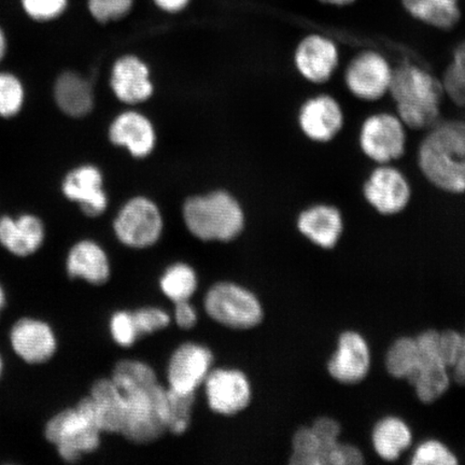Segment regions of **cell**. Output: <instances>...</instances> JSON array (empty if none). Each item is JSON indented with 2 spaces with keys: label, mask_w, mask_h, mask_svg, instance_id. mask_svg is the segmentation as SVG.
<instances>
[{
  "label": "cell",
  "mask_w": 465,
  "mask_h": 465,
  "mask_svg": "<svg viewBox=\"0 0 465 465\" xmlns=\"http://www.w3.org/2000/svg\"><path fill=\"white\" fill-rule=\"evenodd\" d=\"M183 216L192 234L203 241L234 240L243 226L240 205L223 192L190 199Z\"/></svg>",
  "instance_id": "obj_5"
},
{
  "label": "cell",
  "mask_w": 465,
  "mask_h": 465,
  "mask_svg": "<svg viewBox=\"0 0 465 465\" xmlns=\"http://www.w3.org/2000/svg\"><path fill=\"white\" fill-rule=\"evenodd\" d=\"M110 139L124 145L133 155H148L154 147V131L148 119L136 113H126L116 118L110 127Z\"/></svg>",
  "instance_id": "obj_24"
},
{
  "label": "cell",
  "mask_w": 465,
  "mask_h": 465,
  "mask_svg": "<svg viewBox=\"0 0 465 465\" xmlns=\"http://www.w3.org/2000/svg\"><path fill=\"white\" fill-rule=\"evenodd\" d=\"M7 50H8L7 36H5L3 27L0 26V63L3 62L5 54H7Z\"/></svg>",
  "instance_id": "obj_45"
},
{
  "label": "cell",
  "mask_w": 465,
  "mask_h": 465,
  "mask_svg": "<svg viewBox=\"0 0 465 465\" xmlns=\"http://www.w3.org/2000/svg\"><path fill=\"white\" fill-rule=\"evenodd\" d=\"M89 397L102 433L121 434L125 423V402L113 380L97 381Z\"/></svg>",
  "instance_id": "obj_22"
},
{
  "label": "cell",
  "mask_w": 465,
  "mask_h": 465,
  "mask_svg": "<svg viewBox=\"0 0 465 465\" xmlns=\"http://www.w3.org/2000/svg\"><path fill=\"white\" fill-rule=\"evenodd\" d=\"M139 335L151 334L165 329L171 323V317L159 308H143L133 313Z\"/></svg>",
  "instance_id": "obj_38"
},
{
  "label": "cell",
  "mask_w": 465,
  "mask_h": 465,
  "mask_svg": "<svg viewBox=\"0 0 465 465\" xmlns=\"http://www.w3.org/2000/svg\"><path fill=\"white\" fill-rule=\"evenodd\" d=\"M363 153L378 164H389L405 153V125L398 115L377 114L364 121L360 133Z\"/></svg>",
  "instance_id": "obj_8"
},
{
  "label": "cell",
  "mask_w": 465,
  "mask_h": 465,
  "mask_svg": "<svg viewBox=\"0 0 465 465\" xmlns=\"http://www.w3.org/2000/svg\"><path fill=\"white\" fill-rule=\"evenodd\" d=\"M124 395L125 423L122 435L136 444H148L167 431V389L154 371L143 362L125 360L115 365L112 378Z\"/></svg>",
  "instance_id": "obj_1"
},
{
  "label": "cell",
  "mask_w": 465,
  "mask_h": 465,
  "mask_svg": "<svg viewBox=\"0 0 465 465\" xmlns=\"http://www.w3.org/2000/svg\"><path fill=\"white\" fill-rule=\"evenodd\" d=\"M298 229L313 245L332 249L344 232V219L336 207L319 203L300 214Z\"/></svg>",
  "instance_id": "obj_20"
},
{
  "label": "cell",
  "mask_w": 465,
  "mask_h": 465,
  "mask_svg": "<svg viewBox=\"0 0 465 465\" xmlns=\"http://www.w3.org/2000/svg\"><path fill=\"white\" fill-rule=\"evenodd\" d=\"M21 5L32 20L50 22L65 13L68 0H21Z\"/></svg>",
  "instance_id": "obj_35"
},
{
  "label": "cell",
  "mask_w": 465,
  "mask_h": 465,
  "mask_svg": "<svg viewBox=\"0 0 465 465\" xmlns=\"http://www.w3.org/2000/svg\"><path fill=\"white\" fill-rule=\"evenodd\" d=\"M392 74L386 57L375 51H364L349 63L346 85L360 100L377 101L389 92Z\"/></svg>",
  "instance_id": "obj_11"
},
{
  "label": "cell",
  "mask_w": 465,
  "mask_h": 465,
  "mask_svg": "<svg viewBox=\"0 0 465 465\" xmlns=\"http://www.w3.org/2000/svg\"><path fill=\"white\" fill-rule=\"evenodd\" d=\"M154 3L166 13H178L187 7L190 0H154Z\"/></svg>",
  "instance_id": "obj_44"
},
{
  "label": "cell",
  "mask_w": 465,
  "mask_h": 465,
  "mask_svg": "<svg viewBox=\"0 0 465 465\" xmlns=\"http://www.w3.org/2000/svg\"><path fill=\"white\" fill-rule=\"evenodd\" d=\"M160 286L163 293L174 303L189 301L197 288L196 274L189 265L174 264L163 275Z\"/></svg>",
  "instance_id": "obj_30"
},
{
  "label": "cell",
  "mask_w": 465,
  "mask_h": 465,
  "mask_svg": "<svg viewBox=\"0 0 465 465\" xmlns=\"http://www.w3.org/2000/svg\"><path fill=\"white\" fill-rule=\"evenodd\" d=\"M438 2L447 5H451V7H459V0H438Z\"/></svg>",
  "instance_id": "obj_49"
},
{
  "label": "cell",
  "mask_w": 465,
  "mask_h": 465,
  "mask_svg": "<svg viewBox=\"0 0 465 465\" xmlns=\"http://www.w3.org/2000/svg\"><path fill=\"white\" fill-rule=\"evenodd\" d=\"M412 465H453L458 458L450 447L439 440L421 441L411 458Z\"/></svg>",
  "instance_id": "obj_33"
},
{
  "label": "cell",
  "mask_w": 465,
  "mask_h": 465,
  "mask_svg": "<svg viewBox=\"0 0 465 465\" xmlns=\"http://www.w3.org/2000/svg\"><path fill=\"white\" fill-rule=\"evenodd\" d=\"M205 310L214 322L231 329H252L263 319V308L248 290L221 282L208 291Z\"/></svg>",
  "instance_id": "obj_6"
},
{
  "label": "cell",
  "mask_w": 465,
  "mask_h": 465,
  "mask_svg": "<svg viewBox=\"0 0 465 465\" xmlns=\"http://www.w3.org/2000/svg\"><path fill=\"white\" fill-rule=\"evenodd\" d=\"M453 58L463 64L465 67V43L458 46V48L455 51V54H453Z\"/></svg>",
  "instance_id": "obj_48"
},
{
  "label": "cell",
  "mask_w": 465,
  "mask_h": 465,
  "mask_svg": "<svg viewBox=\"0 0 465 465\" xmlns=\"http://www.w3.org/2000/svg\"><path fill=\"white\" fill-rule=\"evenodd\" d=\"M11 351L21 361L29 365L48 363L58 348L54 327L38 317H22L11 325L9 331Z\"/></svg>",
  "instance_id": "obj_9"
},
{
  "label": "cell",
  "mask_w": 465,
  "mask_h": 465,
  "mask_svg": "<svg viewBox=\"0 0 465 465\" xmlns=\"http://www.w3.org/2000/svg\"><path fill=\"white\" fill-rule=\"evenodd\" d=\"M134 0H87L90 14L100 23L119 20L130 13Z\"/></svg>",
  "instance_id": "obj_36"
},
{
  "label": "cell",
  "mask_w": 465,
  "mask_h": 465,
  "mask_svg": "<svg viewBox=\"0 0 465 465\" xmlns=\"http://www.w3.org/2000/svg\"><path fill=\"white\" fill-rule=\"evenodd\" d=\"M174 318H176L178 327L182 329H192L197 322L196 312L189 301L177 302Z\"/></svg>",
  "instance_id": "obj_42"
},
{
  "label": "cell",
  "mask_w": 465,
  "mask_h": 465,
  "mask_svg": "<svg viewBox=\"0 0 465 465\" xmlns=\"http://www.w3.org/2000/svg\"><path fill=\"white\" fill-rule=\"evenodd\" d=\"M463 346V334L455 330H445L439 333V352L450 369L457 362Z\"/></svg>",
  "instance_id": "obj_39"
},
{
  "label": "cell",
  "mask_w": 465,
  "mask_h": 465,
  "mask_svg": "<svg viewBox=\"0 0 465 465\" xmlns=\"http://www.w3.org/2000/svg\"><path fill=\"white\" fill-rule=\"evenodd\" d=\"M414 435L409 424L397 416L383 417L377 421L371 432V445L385 461H395L409 450Z\"/></svg>",
  "instance_id": "obj_25"
},
{
  "label": "cell",
  "mask_w": 465,
  "mask_h": 465,
  "mask_svg": "<svg viewBox=\"0 0 465 465\" xmlns=\"http://www.w3.org/2000/svg\"><path fill=\"white\" fill-rule=\"evenodd\" d=\"M418 164L434 187L465 192V121L439 122L420 144Z\"/></svg>",
  "instance_id": "obj_2"
},
{
  "label": "cell",
  "mask_w": 465,
  "mask_h": 465,
  "mask_svg": "<svg viewBox=\"0 0 465 465\" xmlns=\"http://www.w3.org/2000/svg\"><path fill=\"white\" fill-rule=\"evenodd\" d=\"M54 98L58 108L73 118H81L93 108L91 85L78 74L66 72L57 78Z\"/></svg>",
  "instance_id": "obj_26"
},
{
  "label": "cell",
  "mask_w": 465,
  "mask_h": 465,
  "mask_svg": "<svg viewBox=\"0 0 465 465\" xmlns=\"http://www.w3.org/2000/svg\"><path fill=\"white\" fill-rule=\"evenodd\" d=\"M209 407L221 415H236L252 401V387L240 371L218 369L209 371L205 381Z\"/></svg>",
  "instance_id": "obj_14"
},
{
  "label": "cell",
  "mask_w": 465,
  "mask_h": 465,
  "mask_svg": "<svg viewBox=\"0 0 465 465\" xmlns=\"http://www.w3.org/2000/svg\"><path fill=\"white\" fill-rule=\"evenodd\" d=\"M364 462V455L359 447L337 443L328 453L327 465H359Z\"/></svg>",
  "instance_id": "obj_41"
},
{
  "label": "cell",
  "mask_w": 465,
  "mask_h": 465,
  "mask_svg": "<svg viewBox=\"0 0 465 465\" xmlns=\"http://www.w3.org/2000/svg\"><path fill=\"white\" fill-rule=\"evenodd\" d=\"M420 349L416 337L402 336L395 340L386 353L388 373L398 380L410 381L420 365Z\"/></svg>",
  "instance_id": "obj_28"
},
{
  "label": "cell",
  "mask_w": 465,
  "mask_h": 465,
  "mask_svg": "<svg viewBox=\"0 0 465 465\" xmlns=\"http://www.w3.org/2000/svg\"><path fill=\"white\" fill-rule=\"evenodd\" d=\"M62 192L66 199L78 203L86 216L97 217L106 211L102 173L94 166L84 165L69 172L63 180Z\"/></svg>",
  "instance_id": "obj_18"
},
{
  "label": "cell",
  "mask_w": 465,
  "mask_h": 465,
  "mask_svg": "<svg viewBox=\"0 0 465 465\" xmlns=\"http://www.w3.org/2000/svg\"><path fill=\"white\" fill-rule=\"evenodd\" d=\"M371 365L368 341L356 331H346L337 341V346L328 361V371L336 381L354 385L365 380Z\"/></svg>",
  "instance_id": "obj_13"
},
{
  "label": "cell",
  "mask_w": 465,
  "mask_h": 465,
  "mask_svg": "<svg viewBox=\"0 0 465 465\" xmlns=\"http://www.w3.org/2000/svg\"><path fill=\"white\" fill-rule=\"evenodd\" d=\"M110 331L116 344L124 347L132 346L141 336L134 322L133 313L126 312L114 313L110 322Z\"/></svg>",
  "instance_id": "obj_37"
},
{
  "label": "cell",
  "mask_w": 465,
  "mask_h": 465,
  "mask_svg": "<svg viewBox=\"0 0 465 465\" xmlns=\"http://www.w3.org/2000/svg\"><path fill=\"white\" fill-rule=\"evenodd\" d=\"M320 3L330 5H337V7H344V5L356 3L357 0H319Z\"/></svg>",
  "instance_id": "obj_47"
},
{
  "label": "cell",
  "mask_w": 465,
  "mask_h": 465,
  "mask_svg": "<svg viewBox=\"0 0 465 465\" xmlns=\"http://www.w3.org/2000/svg\"><path fill=\"white\" fill-rule=\"evenodd\" d=\"M444 94L457 106L465 108V67L453 58L440 81Z\"/></svg>",
  "instance_id": "obj_34"
},
{
  "label": "cell",
  "mask_w": 465,
  "mask_h": 465,
  "mask_svg": "<svg viewBox=\"0 0 465 465\" xmlns=\"http://www.w3.org/2000/svg\"><path fill=\"white\" fill-rule=\"evenodd\" d=\"M398 116L411 130H431L439 124L444 95L440 81L424 69L403 64L393 69L391 87Z\"/></svg>",
  "instance_id": "obj_3"
},
{
  "label": "cell",
  "mask_w": 465,
  "mask_h": 465,
  "mask_svg": "<svg viewBox=\"0 0 465 465\" xmlns=\"http://www.w3.org/2000/svg\"><path fill=\"white\" fill-rule=\"evenodd\" d=\"M44 221L34 213L0 218V246L15 258H29L45 245Z\"/></svg>",
  "instance_id": "obj_16"
},
{
  "label": "cell",
  "mask_w": 465,
  "mask_h": 465,
  "mask_svg": "<svg viewBox=\"0 0 465 465\" xmlns=\"http://www.w3.org/2000/svg\"><path fill=\"white\" fill-rule=\"evenodd\" d=\"M195 393H183L167 389V431L180 435L187 431Z\"/></svg>",
  "instance_id": "obj_32"
},
{
  "label": "cell",
  "mask_w": 465,
  "mask_h": 465,
  "mask_svg": "<svg viewBox=\"0 0 465 465\" xmlns=\"http://www.w3.org/2000/svg\"><path fill=\"white\" fill-rule=\"evenodd\" d=\"M312 429L318 435L328 453L339 443L341 428L339 421L331 417H320L312 424Z\"/></svg>",
  "instance_id": "obj_40"
},
{
  "label": "cell",
  "mask_w": 465,
  "mask_h": 465,
  "mask_svg": "<svg viewBox=\"0 0 465 465\" xmlns=\"http://www.w3.org/2000/svg\"><path fill=\"white\" fill-rule=\"evenodd\" d=\"M5 374V360L3 354L0 353V381L3 380Z\"/></svg>",
  "instance_id": "obj_50"
},
{
  "label": "cell",
  "mask_w": 465,
  "mask_h": 465,
  "mask_svg": "<svg viewBox=\"0 0 465 465\" xmlns=\"http://www.w3.org/2000/svg\"><path fill=\"white\" fill-rule=\"evenodd\" d=\"M363 194L377 213L393 216L409 205L411 191L402 172L393 166L381 164L366 180Z\"/></svg>",
  "instance_id": "obj_12"
},
{
  "label": "cell",
  "mask_w": 465,
  "mask_h": 465,
  "mask_svg": "<svg viewBox=\"0 0 465 465\" xmlns=\"http://www.w3.org/2000/svg\"><path fill=\"white\" fill-rule=\"evenodd\" d=\"M45 438L56 449L58 456L68 463L78 462L101 444L90 397L80 400L74 409L58 411L45 426Z\"/></svg>",
  "instance_id": "obj_4"
},
{
  "label": "cell",
  "mask_w": 465,
  "mask_h": 465,
  "mask_svg": "<svg viewBox=\"0 0 465 465\" xmlns=\"http://www.w3.org/2000/svg\"><path fill=\"white\" fill-rule=\"evenodd\" d=\"M290 463L327 465V450L312 427H302L294 433Z\"/></svg>",
  "instance_id": "obj_29"
},
{
  "label": "cell",
  "mask_w": 465,
  "mask_h": 465,
  "mask_svg": "<svg viewBox=\"0 0 465 465\" xmlns=\"http://www.w3.org/2000/svg\"><path fill=\"white\" fill-rule=\"evenodd\" d=\"M163 229L158 207L138 197L127 203L114 221V231L126 246L145 248L158 242Z\"/></svg>",
  "instance_id": "obj_10"
},
{
  "label": "cell",
  "mask_w": 465,
  "mask_h": 465,
  "mask_svg": "<svg viewBox=\"0 0 465 465\" xmlns=\"http://www.w3.org/2000/svg\"><path fill=\"white\" fill-rule=\"evenodd\" d=\"M112 85L115 95L129 104L147 100L153 91L147 66L134 56L122 57L115 63Z\"/></svg>",
  "instance_id": "obj_23"
},
{
  "label": "cell",
  "mask_w": 465,
  "mask_h": 465,
  "mask_svg": "<svg viewBox=\"0 0 465 465\" xmlns=\"http://www.w3.org/2000/svg\"><path fill=\"white\" fill-rule=\"evenodd\" d=\"M439 331L427 330L416 337L420 349V365L409 381L417 398L423 403H433L449 391L450 368L440 357Z\"/></svg>",
  "instance_id": "obj_7"
},
{
  "label": "cell",
  "mask_w": 465,
  "mask_h": 465,
  "mask_svg": "<svg viewBox=\"0 0 465 465\" xmlns=\"http://www.w3.org/2000/svg\"><path fill=\"white\" fill-rule=\"evenodd\" d=\"M414 19L435 28L450 31L461 19L460 7H451L438 0H401Z\"/></svg>",
  "instance_id": "obj_27"
},
{
  "label": "cell",
  "mask_w": 465,
  "mask_h": 465,
  "mask_svg": "<svg viewBox=\"0 0 465 465\" xmlns=\"http://www.w3.org/2000/svg\"><path fill=\"white\" fill-rule=\"evenodd\" d=\"M299 121L308 138L317 143H328L342 129L344 114L333 97L319 95L303 104Z\"/></svg>",
  "instance_id": "obj_19"
},
{
  "label": "cell",
  "mask_w": 465,
  "mask_h": 465,
  "mask_svg": "<svg viewBox=\"0 0 465 465\" xmlns=\"http://www.w3.org/2000/svg\"><path fill=\"white\" fill-rule=\"evenodd\" d=\"M452 380L459 383V385L465 386V333L463 334V346L460 356H459L457 362L452 366Z\"/></svg>",
  "instance_id": "obj_43"
},
{
  "label": "cell",
  "mask_w": 465,
  "mask_h": 465,
  "mask_svg": "<svg viewBox=\"0 0 465 465\" xmlns=\"http://www.w3.org/2000/svg\"><path fill=\"white\" fill-rule=\"evenodd\" d=\"M213 361V353L206 347L192 342L180 346L168 365L170 388L183 393L195 392L205 381Z\"/></svg>",
  "instance_id": "obj_15"
},
{
  "label": "cell",
  "mask_w": 465,
  "mask_h": 465,
  "mask_svg": "<svg viewBox=\"0 0 465 465\" xmlns=\"http://www.w3.org/2000/svg\"><path fill=\"white\" fill-rule=\"evenodd\" d=\"M295 65L308 81L324 84L339 66V49L333 40L312 34L300 43L295 52Z\"/></svg>",
  "instance_id": "obj_17"
},
{
  "label": "cell",
  "mask_w": 465,
  "mask_h": 465,
  "mask_svg": "<svg viewBox=\"0 0 465 465\" xmlns=\"http://www.w3.org/2000/svg\"><path fill=\"white\" fill-rule=\"evenodd\" d=\"M7 292H5L4 284L0 282V317H2L3 312L5 310V306H7Z\"/></svg>",
  "instance_id": "obj_46"
},
{
  "label": "cell",
  "mask_w": 465,
  "mask_h": 465,
  "mask_svg": "<svg viewBox=\"0 0 465 465\" xmlns=\"http://www.w3.org/2000/svg\"><path fill=\"white\" fill-rule=\"evenodd\" d=\"M25 100V87L21 79L13 73L0 72V118H15L22 112Z\"/></svg>",
  "instance_id": "obj_31"
},
{
  "label": "cell",
  "mask_w": 465,
  "mask_h": 465,
  "mask_svg": "<svg viewBox=\"0 0 465 465\" xmlns=\"http://www.w3.org/2000/svg\"><path fill=\"white\" fill-rule=\"evenodd\" d=\"M66 272L73 279L101 286L110 277V265L102 247L92 241H81L69 250L66 258Z\"/></svg>",
  "instance_id": "obj_21"
}]
</instances>
